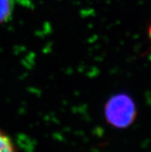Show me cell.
<instances>
[{"label": "cell", "mask_w": 151, "mask_h": 152, "mask_svg": "<svg viewBox=\"0 0 151 152\" xmlns=\"http://www.w3.org/2000/svg\"><path fill=\"white\" fill-rule=\"evenodd\" d=\"M136 114L133 101L123 94L111 99L106 107V117L108 122L119 128L130 125L135 119Z\"/></svg>", "instance_id": "cell-1"}, {"label": "cell", "mask_w": 151, "mask_h": 152, "mask_svg": "<svg viewBox=\"0 0 151 152\" xmlns=\"http://www.w3.org/2000/svg\"><path fill=\"white\" fill-rule=\"evenodd\" d=\"M13 0H0V25L10 19L13 11Z\"/></svg>", "instance_id": "cell-2"}, {"label": "cell", "mask_w": 151, "mask_h": 152, "mask_svg": "<svg viewBox=\"0 0 151 152\" xmlns=\"http://www.w3.org/2000/svg\"><path fill=\"white\" fill-rule=\"evenodd\" d=\"M0 152H17L11 138L2 131H0Z\"/></svg>", "instance_id": "cell-3"}, {"label": "cell", "mask_w": 151, "mask_h": 152, "mask_svg": "<svg viewBox=\"0 0 151 152\" xmlns=\"http://www.w3.org/2000/svg\"><path fill=\"white\" fill-rule=\"evenodd\" d=\"M149 35H150V38H151V25H150V28H149Z\"/></svg>", "instance_id": "cell-4"}]
</instances>
